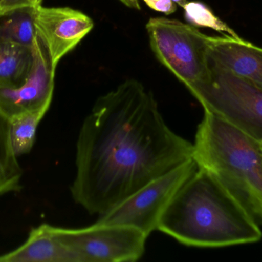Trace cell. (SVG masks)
Wrapping results in <instances>:
<instances>
[{
	"label": "cell",
	"mask_w": 262,
	"mask_h": 262,
	"mask_svg": "<svg viewBox=\"0 0 262 262\" xmlns=\"http://www.w3.org/2000/svg\"><path fill=\"white\" fill-rule=\"evenodd\" d=\"M48 111L49 109H37L9 119L12 148L18 158L32 150L36 139L38 125Z\"/></svg>",
	"instance_id": "5bb4252c"
},
{
	"label": "cell",
	"mask_w": 262,
	"mask_h": 262,
	"mask_svg": "<svg viewBox=\"0 0 262 262\" xmlns=\"http://www.w3.org/2000/svg\"><path fill=\"white\" fill-rule=\"evenodd\" d=\"M32 52V69L24 83L16 87L0 89V112L8 120L25 112L50 108L56 68L37 35Z\"/></svg>",
	"instance_id": "ba28073f"
},
{
	"label": "cell",
	"mask_w": 262,
	"mask_h": 262,
	"mask_svg": "<svg viewBox=\"0 0 262 262\" xmlns=\"http://www.w3.org/2000/svg\"><path fill=\"white\" fill-rule=\"evenodd\" d=\"M33 62L32 47L0 38V89L24 83Z\"/></svg>",
	"instance_id": "7c38bea8"
},
{
	"label": "cell",
	"mask_w": 262,
	"mask_h": 262,
	"mask_svg": "<svg viewBox=\"0 0 262 262\" xmlns=\"http://www.w3.org/2000/svg\"><path fill=\"white\" fill-rule=\"evenodd\" d=\"M178 4L184 10V15L189 24L195 27L209 28L223 34V36H231L239 39L241 37L220 19L212 9L203 3L199 1L180 2Z\"/></svg>",
	"instance_id": "9a60e30c"
},
{
	"label": "cell",
	"mask_w": 262,
	"mask_h": 262,
	"mask_svg": "<svg viewBox=\"0 0 262 262\" xmlns=\"http://www.w3.org/2000/svg\"><path fill=\"white\" fill-rule=\"evenodd\" d=\"M158 230L187 246L220 248L258 243L256 218L208 171L197 169L171 200Z\"/></svg>",
	"instance_id": "7a4b0ae2"
},
{
	"label": "cell",
	"mask_w": 262,
	"mask_h": 262,
	"mask_svg": "<svg viewBox=\"0 0 262 262\" xmlns=\"http://www.w3.org/2000/svg\"><path fill=\"white\" fill-rule=\"evenodd\" d=\"M146 29L157 59L189 92L209 81L207 35L192 25L163 17L149 18Z\"/></svg>",
	"instance_id": "277c9868"
},
{
	"label": "cell",
	"mask_w": 262,
	"mask_h": 262,
	"mask_svg": "<svg viewBox=\"0 0 262 262\" xmlns=\"http://www.w3.org/2000/svg\"><path fill=\"white\" fill-rule=\"evenodd\" d=\"M172 1L175 2L176 3H178L180 2L185 1V0H172Z\"/></svg>",
	"instance_id": "7402d4cb"
},
{
	"label": "cell",
	"mask_w": 262,
	"mask_h": 262,
	"mask_svg": "<svg viewBox=\"0 0 262 262\" xmlns=\"http://www.w3.org/2000/svg\"><path fill=\"white\" fill-rule=\"evenodd\" d=\"M21 188V182H0V195L18 192Z\"/></svg>",
	"instance_id": "d6986e66"
},
{
	"label": "cell",
	"mask_w": 262,
	"mask_h": 262,
	"mask_svg": "<svg viewBox=\"0 0 262 262\" xmlns=\"http://www.w3.org/2000/svg\"><path fill=\"white\" fill-rule=\"evenodd\" d=\"M209 66L227 71L262 89V49L243 38L206 36Z\"/></svg>",
	"instance_id": "30bf717a"
},
{
	"label": "cell",
	"mask_w": 262,
	"mask_h": 262,
	"mask_svg": "<svg viewBox=\"0 0 262 262\" xmlns=\"http://www.w3.org/2000/svg\"><path fill=\"white\" fill-rule=\"evenodd\" d=\"M43 0H32V3H33V6H38V5H41Z\"/></svg>",
	"instance_id": "44dd1931"
},
{
	"label": "cell",
	"mask_w": 262,
	"mask_h": 262,
	"mask_svg": "<svg viewBox=\"0 0 262 262\" xmlns=\"http://www.w3.org/2000/svg\"><path fill=\"white\" fill-rule=\"evenodd\" d=\"M33 7L21 8L0 16V38L32 47L35 41Z\"/></svg>",
	"instance_id": "4fadbf2b"
},
{
	"label": "cell",
	"mask_w": 262,
	"mask_h": 262,
	"mask_svg": "<svg viewBox=\"0 0 262 262\" xmlns=\"http://www.w3.org/2000/svg\"><path fill=\"white\" fill-rule=\"evenodd\" d=\"M56 232L78 262L138 261L148 238L132 226L98 223L82 229L56 227Z\"/></svg>",
	"instance_id": "52a82bcc"
},
{
	"label": "cell",
	"mask_w": 262,
	"mask_h": 262,
	"mask_svg": "<svg viewBox=\"0 0 262 262\" xmlns=\"http://www.w3.org/2000/svg\"><path fill=\"white\" fill-rule=\"evenodd\" d=\"M209 67V81L191 93L204 111L262 144V89L227 71Z\"/></svg>",
	"instance_id": "5b68a950"
},
{
	"label": "cell",
	"mask_w": 262,
	"mask_h": 262,
	"mask_svg": "<svg viewBox=\"0 0 262 262\" xmlns=\"http://www.w3.org/2000/svg\"><path fill=\"white\" fill-rule=\"evenodd\" d=\"M193 158L155 178L128 198L99 215L96 223L132 226L149 237L179 189L195 173Z\"/></svg>",
	"instance_id": "8992f818"
},
{
	"label": "cell",
	"mask_w": 262,
	"mask_h": 262,
	"mask_svg": "<svg viewBox=\"0 0 262 262\" xmlns=\"http://www.w3.org/2000/svg\"><path fill=\"white\" fill-rule=\"evenodd\" d=\"M0 262H78L58 236L56 227L41 224L33 228L19 247L0 255Z\"/></svg>",
	"instance_id": "8fae6325"
},
{
	"label": "cell",
	"mask_w": 262,
	"mask_h": 262,
	"mask_svg": "<svg viewBox=\"0 0 262 262\" xmlns=\"http://www.w3.org/2000/svg\"><path fill=\"white\" fill-rule=\"evenodd\" d=\"M34 7L32 0H0V16L21 8Z\"/></svg>",
	"instance_id": "ac0fdd59"
},
{
	"label": "cell",
	"mask_w": 262,
	"mask_h": 262,
	"mask_svg": "<svg viewBox=\"0 0 262 262\" xmlns=\"http://www.w3.org/2000/svg\"><path fill=\"white\" fill-rule=\"evenodd\" d=\"M192 152L165 123L154 95L127 80L100 97L83 123L72 197L91 215H103Z\"/></svg>",
	"instance_id": "6da1fadb"
},
{
	"label": "cell",
	"mask_w": 262,
	"mask_h": 262,
	"mask_svg": "<svg viewBox=\"0 0 262 262\" xmlns=\"http://www.w3.org/2000/svg\"><path fill=\"white\" fill-rule=\"evenodd\" d=\"M120 1L124 3L127 7L135 9H140V3H139L138 0H120Z\"/></svg>",
	"instance_id": "ffe728a7"
},
{
	"label": "cell",
	"mask_w": 262,
	"mask_h": 262,
	"mask_svg": "<svg viewBox=\"0 0 262 262\" xmlns=\"http://www.w3.org/2000/svg\"><path fill=\"white\" fill-rule=\"evenodd\" d=\"M32 12L35 33L47 49L55 68L95 26L89 15L72 8L38 5L34 6Z\"/></svg>",
	"instance_id": "9c48e42d"
},
{
	"label": "cell",
	"mask_w": 262,
	"mask_h": 262,
	"mask_svg": "<svg viewBox=\"0 0 262 262\" xmlns=\"http://www.w3.org/2000/svg\"><path fill=\"white\" fill-rule=\"evenodd\" d=\"M150 9L162 12L165 15H171L177 10V5L172 0H143Z\"/></svg>",
	"instance_id": "e0dca14e"
},
{
	"label": "cell",
	"mask_w": 262,
	"mask_h": 262,
	"mask_svg": "<svg viewBox=\"0 0 262 262\" xmlns=\"http://www.w3.org/2000/svg\"><path fill=\"white\" fill-rule=\"evenodd\" d=\"M192 158L215 175L262 223V144L205 111L197 128Z\"/></svg>",
	"instance_id": "3957f363"
},
{
	"label": "cell",
	"mask_w": 262,
	"mask_h": 262,
	"mask_svg": "<svg viewBox=\"0 0 262 262\" xmlns=\"http://www.w3.org/2000/svg\"><path fill=\"white\" fill-rule=\"evenodd\" d=\"M23 174L12 148L9 120L0 112V182H21Z\"/></svg>",
	"instance_id": "2e32d148"
}]
</instances>
